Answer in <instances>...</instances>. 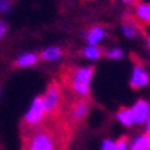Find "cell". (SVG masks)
<instances>
[{
    "label": "cell",
    "mask_w": 150,
    "mask_h": 150,
    "mask_svg": "<svg viewBox=\"0 0 150 150\" xmlns=\"http://www.w3.org/2000/svg\"><path fill=\"white\" fill-rule=\"evenodd\" d=\"M131 150H150V135H143L134 142Z\"/></svg>",
    "instance_id": "12"
},
{
    "label": "cell",
    "mask_w": 150,
    "mask_h": 150,
    "mask_svg": "<svg viewBox=\"0 0 150 150\" xmlns=\"http://www.w3.org/2000/svg\"><path fill=\"white\" fill-rule=\"evenodd\" d=\"M8 30V25L6 21H0V40L6 36V33Z\"/></svg>",
    "instance_id": "19"
},
{
    "label": "cell",
    "mask_w": 150,
    "mask_h": 150,
    "mask_svg": "<svg viewBox=\"0 0 150 150\" xmlns=\"http://www.w3.org/2000/svg\"><path fill=\"white\" fill-rule=\"evenodd\" d=\"M46 114L47 112L44 109L43 99H41V96H37V98H35L32 100L30 106L28 108L26 113L23 116V120H25L26 125H29V127H37L44 120Z\"/></svg>",
    "instance_id": "3"
},
{
    "label": "cell",
    "mask_w": 150,
    "mask_h": 150,
    "mask_svg": "<svg viewBox=\"0 0 150 150\" xmlns=\"http://www.w3.org/2000/svg\"><path fill=\"white\" fill-rule=\"evenodd\" d=\"M149 46H150V37H149Z\"/></svg>",
    "instance_id": "24"
},
{
    "label": "cell",
    "mask_w": 150,
    "mask_h": 150,
    "mask_svg": "<svg viewBox=\"0 0 150 150\" xmlns=\"http://www.w3.org/2000/svg\"><path fill=\"white\" fill-rule=\"evenodd\" d=\"M125 3H131V1H134V0H124Z\"/></svg>",
    "instance_id": "22"
},
{
    "label": "cell",
    "mask_w": 150,
    "mask_h": 150,
    "mask_svg": "<svg viewBox=\"0 0 150 150\" xmlns=\"http://www.w3.org/2000/svg\"><path fill=\"white\" fill-rule=\"evenodd\" d=\"M102 150H116V143L113 141L106 139L103 142V145H102Z\"/></svg>",
    "instance_id": "18"
},
{
    "label": "cell",
    "mask_w": 150,
    "mask_h": 150,
    "mask_svg": "<svg viewBox=\"0 0 150 150\" xmlns=\"http://www.w3.org/2000/svg\"><path fill=\"white\" fill-rule=\"evenodd\" d=\"M131 113H132V118H134V123H138V124L145 123L150 114L149 103L145 102V100H138L137 103L132 106Z\"/></svg>",
    "instance_id": "5"
},
{
    "label": "cell",
    "mask_w": 150,
    "mask_h": 150,
    "mask_svg": "<svg viewBox=\"0 0 150 150\" xmlns=\"http://www.w3.org/2000/svg\"><path fill=\"white\" fill-rule=\"evenodd\" d=\"M108 57L113 59H120V58H123V51L118 50V48H113V50H110L108 52Z\"/></svg>",
    "instance_id": "17"
},
{
    "label": "cell",
    "mask_w": 150,
    "mask_h": 150,
    "mask_svg": "<svg viewBox=\"0 0 150 150\" xmlns=\"http://www.w3.org/2000/svg\"><path fill=\"white\" fill-rule=\"evenodd\" d=\"M83 54H84V57L88 59H98L100 57V51H99V48L95 46H88L84 48Z\"/></svg>",
    "instance_id": "14"
},
{
    "label": "cell",
    "mask_w": 150,
    "mask_h": 150,
    "mask_svg": "<svg viewBox=\"0 0 150 150\" xmlns=\"http://www.w3.org/2000/svg\"><path fill=\"white\" fill-rule=\"evenodd\" d=\"M87 114V102L86 100H80L77 103L74 105V108H73V118L79 121V120H81L84 116Z\"/></svg>",
    "instance_id": "11"
},
{
    "label": "cell",
    "mask_w": 150,
    "mask_h": 150,
    "mask_svg": "<svg viewBox=\"0 0 150 150\" xmlns=\"http://www.w3.org/2000/svg\"><path fill=\"white\" fill-rule=\"evenodd\" d=\"M149 83V76L147 73L143 70V68H141L139 65L134 68V72H132V79H131V86L134 88H139V87H143Z\"/></svg>",
    "instance_id": "6"
},
{
    "label": "cell",
    "mask_w": 150,
    "mask_h": 150,
    "mask_svg": "<svg viewBox=\"0 0 150 150\" xmlns=\"http://www.w3.org/2000/svg\"><path fill=\"white\" fill-rule=\"evenodd\" d=\"M103 36H105V32H103L102 28H99V26L92 28L91 30L88 32V35H87L88 44H90V46H96V44L103 39Z\"/></svg>",
    "instance_id": "9"
},
{
    "label": "cell",
    "mask_w": 150,
    "mask_h": 150,
    "mask_svg": "<svg viewBox=\"0 0 150 150\" xmlns=\"http://www.w3.org/2000/svg\"><path fill=\"white\" fill-rule=\"evenodd\" d=\"M37 61H39V57L36 54H33V52H25V54L19 55L18 58H17L15 65L18 68H30V66L37 64Z\"/></svg>",
    "instance_id": "8"
},
{
    "label": "cell",
    "mask_w": 150,
    "mask_h": 150,
    "mask_svg": "<svg viewBox=\"0 0 150 150\" xmlns=\"http://www.w3.org/2000/svg\"><path fill=\"white\" fill-rule=\"evenodd\" d=\"M61 55H62V51L59 50L58 47H48L46 50H43L40 58L43 61L51 62V61H57L58 58H61Z\"/></svg>",
    "instance_id": "10"
},
{
    "label": "cell",
    "mask_w": 150,
    "mask_h": 150,
    "mask_svg": "<svg viewBox=\"0 0 150 150\" xmlns=\"http://www.w3.org/2000/svg\"><path fill=\"white\" fill-rule=\"evenodd\" d=\"M116 150H127V142L124 141H120L117 143V145H116Z\"/></svg>",
    "instance_id": "20"
},
{
    "label": "cell",
    "mask_w": 150,
    "mask_h": 150,
    "mask_svg": "<svg viewBox=\"0 0 150 150\" xmlns=\"http://www.w3.org/2000/svg\"><path fill=\"white\" fill-rule=\"evenodd\" d=\"M0 99H1V87H0Z\"/></svg>",
    "instance_id": "23"
},
{
    "label": "cell",
    "mask_w": 150,
    "mask_h": 150,
    "mask_svg": "<svg viewBox=\"0 0 150 150\" xmlns=\"http://www.w3.org/2000/svg\"><path fill=\"white\" fill-rule=\"evenodd\" d=\"M25 150H55V142L46 129H37L28 139Z\"/></svg>",
    "instance_id": "1"
},
{
    "label": "cell",
    "mask_w": 150,
    "mask_h": 150,
    "mask_svg": "<svg viewBox=\"0 0 150 150\" xmlns=\"http://www.w3.org/2000/svg\"><path fill=\"white\" fill-rule=\"evenodd\" d=\"M147 132H149V135H150V114H149V117H147Z\"/></svg>",
    "instance_id": "21"
},
{
    "label": "cell",
    "mask_w": 150,
    "mask_h": 150,
    "mask_svg": "<svg viewBox=\"0 0 150 150\" xmlns=\"http://www.w3.org/2000/svg\"><path fill=\"white\" fill-rule=\"evenodd\" d=\"M92 68H80L73 73L72 76V87L76 94L86 96L90 91V83L92 77Z\"/></svg>",
    "instance_id": "2"
},
{
    "label": "cell",
    "mask_w": 150,
    "mask_h": 150,
    "mask_svg": "<svg viewBox=\"0 0 150 150\" xmlns=\"http://www.w3.org/2000/svg\"><path fill=\"white\" fill-rule=\"evenodd\" d=\"M117 118H118V121H120L121 124L128 125V127L134 124V118H132V113H131V110L129 109L121 110V112L117 114Z\"/></svg>",
    "instance_id": "13"
},
{
    "label": "cell",
    "mask_w": 150,
    "mask_h": 150,
    "mask_svg": "<svg viewBox=\"0 0 150 150\" xmlns=\"http://www.w3.org/2000/svg\"><path fill=\"white\" fill-rule=\"evenodd\" d=\"M135 17L142 23L150 25V3H138L135 7Z\"/></svg>",
    "instance_id": "7"
},
{
    "label": "cell",
    "mask_w": 150,
    "mask_h": 150,
    "mask_svg": "<svg viewBox=\"0 0 150 150\" xmlns=\"http://www.w3.org/2000/svg\"><path fill=\"white\" fill-rule=\"evenodd\" d=\"M123 32L127 37H135V29H134V25H124L123 26Z\"/></svg>",
    "instance_id": "16"
},
{
    "label": "cell",
    "mask_w": 150,
    "mask_h": 150,
    "mask_svg": "<svg viewBox=\"0 0 150 150\" xmlns=\"http://www.w3.org/2000/svg\"><path fill=\"white\" fill-rule=\"evenodd\" d=\"M13 8L11 0H0V14H7Z\"/></svg>",
    "instance_id": "15"
},
{
    "label": "cell",
    "mask_w": 150,
    "mask_h": 150,
    "mask_svg": "<svg viewBox=\"0 0 150 150\" xmlns=\"http://www.w3.org/2000/svg\"><path fill=\"white\" fill-rule=\"evenodd\" d=\"M43 103H44V109H46L47 114H51L57 112L61 103V90L57 84H51L47 91L44 92V95L41 96Z\"/></svg>",
    "instance_id": "4"
}]
</instances>
